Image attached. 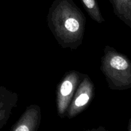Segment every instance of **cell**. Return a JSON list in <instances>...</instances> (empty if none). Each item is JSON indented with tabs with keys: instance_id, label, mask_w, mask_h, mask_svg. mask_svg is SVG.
<instances>
[{
	"instance_id": "7a4b0ae2",
	"label": "cell",
	"mask_w": 131,
	"mask_h": 131,
	"mask_svg": "<svg viewBox=\"0 0 131 131\" xmlns=\"http://www.w3.org/2000/svg\"><path fill=\"white\" fill-rule=\"evenodd\" d=\"M101 70L110 89L123 90L131 86L130 61L113 47L105 46Z\"/></svg>"
},
{
	"instance_id": "8992f818",
	"label": "cell",
	"mask_w": 131,
	"mask_h": 131,
	"mask_svg": "<svg viewBox=\"0 0 131 131\" xmlns=\"http://www.w3.org/2000/svg\"><path fill=\"white\" fill-rule=\"evenodd\" d=\"M18 100L17 93L3 86H0V129L7 122Z\"/></svg>"
},
{
	"instance_id": "52a82bcc",
	"label": "cell",
	"mask_w": 131,
	"mask_h": 131,
	"mask_svg": "<svg viewBox=\"0 0 131 131\" xmlns=\"http://www.w3.org/2000/svg\"><path fill=\"white\" fill-rule=\"evenodd\" d=\"M116 16L131 26V0H110Z\"/></svg>"
},
{
	"instance_id": "3957f363",
	"label": "cell",
	"mask_w": 131,
	"mask_h": 131,
	"mask_svg": "<svg viewBox=\"0 0 131 131\" xmlns=\"http://www.w3.org/2000/svg\"><path fill=\"white\" fill-rule=\"evenodd\" d=\"M84 74L77 70H70L64 74L57 85L56 104L57 112L61 118L66 116L69 105Z\"/></svg>"
},
{
	"instance_id": "9c48e42d",
	"label": "cell",
	"mask_w": 131,
	"mask_h": 131,
	"mask_svg": "<svg viewBox=\"0 0 131 131\" xmlns=\"http://www.w3.org/2000/svg\"><path fill=\"white\" fill-rule=\"evenodd\" d=\"M130 130L131 131V122H130Z\"/></svg>"
},
{
	"instance_id": "ba28073f",
	"label": "cell",
	"mask_w": 131,
	"mask_h": 131,
	"mask_svg": "<svg viewBox=\"0 0 131 131\" xmlns=\"http://www.w3.org/2000/svg\"><path fill=\"white\" fill-rule=\"evenodd\" d=\"M91 19L99 24L104 23L105 19L102 15L97 0H80Z\"/></svg>"
},
{
	"instance_id": "277c9868",
	"label": "cell",
	"mask_w": 131,
	"mask_h": 131,
	"mask_svg": "<svg viewBox=\"0 0 131 131\" xmlns=\"http://www.w3.org/2000/svg\"><path fill=\"white\" fill-rule=\"evenodd\" d=\"M95 93V88L93 81L87 74H84L69 105L66 116L72 118L84 111L92 103Z\"/></svg>"
},
{
	"instance_id": "6da1fadb",
	"label": "cell",
	"mask_w": 131,
	"mask_h": 131,
	"mask_svg": "<svg viewBox=\"0 0 131 131\" xmlns=\"http://www.w3.org/2000/svg\"><path fill=\"white\" fill-rule=\"evenodd\" d=\"M47 21L61 47L76 50L82 44L86 20L73 0H54L49 9Z\"/></svg>"
},
{
	"instance_id": "5b68a950",
	"label": "cell",
	"mask_w": 131,
	"mask_h": 131,
	"mask_svg": "<svg viewBox=\"0 0 131 131\" xmlns=\"http://www.w3.org/2000/svg\"><path fill=\"white\" fill-rule=\"evenodd\" d=\"M40 119V107L38 105L31 104L27 106L10 131H37Z\"/></svg>"
}]
</instances>
